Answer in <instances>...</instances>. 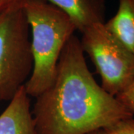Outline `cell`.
I'll return each instance as SVG.
<instances>
[{"mask_svg": "<svg viewBox=\"0 0 134 134\" xmlns=\"http://www.w3.org/2000/svg\"><path fill=\"white\" fill-rule=\"evenodd\" d=\"M84 54L73 35L61 53L52 83L36 98L31 111L35 134H90L133 117L97 83Z\"/></svg>", "mask_w": 134, "mask_h": 134, "instance_id": "1", "label": "cell"}, {"mask_svg": "<svg viewBox=\"0 0 134 134\" xmlns=\"http://www.w3.org/2000/svg\"><path fill=\"white\" fill-rule=\"evenodd\" d=\"M23 8L31 30L33 58L24 87L29 97L36 98L52 83L61 53L77 29L66 14L45 0H25Z\"/></svg>", "mask_w": 134, "mask_h": 134, "instance_id": "2", "label": "cell"}, {"mask_svg": "<svg viewBox=\"0 0 134 134\" xmlns=\"http://www.w3.org/2000/svg\"><path fill=\"white\" fill-rule=\"evenodd\" d=\"M23 6L0 15V101L11 100L33 69L30 30Z\"/></svg>", "mask_w": 134, "mask_h": 134, "instance_id": "3", "label": "cell"}, {"mask_svg": "<svg viewBox=\"0 0 134 134\" xmlns=\"http://www.w3.org/2000/svg\"><path fill=\"white\" fill-rule=\"evenodd\" d=\"M115 98L134 115V81Z\"/></svg>", "mask_w": 134, "mask_h": 134, "instance_id": "9", "label": "cell"}, {"mask_svg": "<svg viewBox=\"0 0 134 134\" xmlns=\"http://www.w3.org/2000/svg\"><path fill=\"white\" fill-rule=\"evenodd\" d=\"M0 134H35L30 99L24 86L0 114Z\"/></svg>", "mask_w": 134, "mask_h": 134, "instance_id": "5", "label": "cell"}, {"mask_svg": "<svg viewBox=\"0 0 134 134\" xmlns=\"http://www.w3.org/2000/svg\"><path fill=\"white\" fill-rule=\"evenodd\" d=\"M104 25L134 54V0H119L116 14Z\"/></svg>", "mask_w": 134, "mask_h": 134, "instance_id": "7", "label": "cell"}, {"mask_svg": "<svg viewBox=\"0 0 134 134\" xmlns=\"http://www.w3.org/2000/svg\"><path fill=\"white\" fill-rule=\"evenodd\" d=\"M90 134H107L104 130H97L96 132H93Z\"/></svg>", "mask_w": 134, "mask_h": 134, "instance_id": "11", "label": "cell"}, {"mask_svg": "<svg viewBox=\"0 0 134 134\" xmlns=\"http://www.w3.org/2000/svg\"><path fill=\"white\" fill-rule=\"evenodd\" d=\"M62 10L82 33L92 25L104 23V0H45Z\"/></svg>", "mask_w": 134, "mask_h": 134, "instance_id": "6", "label": "cell"}, {"mask_svg": "<svg viewBox=\"0 0 134 134\" xmlns=\"http://www.w3.org/2000/svg\"><path fill=\"white\" fill-rule=\"evenodd\" d=\"M104 130L107 134H134L133 117L122 120Z\"/></svg>", "mask_w": 134, "mask_h": 134, "instance_id": "8", "label": "cell"}, {"mask_svg": "<svg viewBox=\"0 0 134 134\" xmlns=\"http://www.w3.org/2000/svg\"><path fill=\"white\" fill-rule=\"evenodd\" d=\"M25 0H0V15L10 10L22 7Z\"/></svg>", "mask_w": 134, "mask_h": 134, "instance_id": "10", "label": "cell"}, {"mask_svg": "<svg viewBox=\"0 0 134 134\" xmlns=\"http://www.w3.org/2000/svg\"><path fill=\"white\" fill-rule=\"evenodd\" d=\"M104 23L88 27L81 33L80 41L83 52L100 75L101 87L116 97L134 81V54L110 33Z\"/></svg>", "mask_w": 134, "mask_h": 134, "instance_id": "4", "label": "cell"}]
</instances>
